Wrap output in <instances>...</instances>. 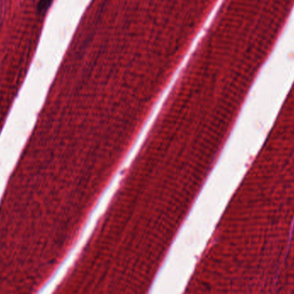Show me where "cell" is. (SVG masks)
Instances as JSON below:
<instances>
[{
  "instance_id": "1",
  "label": "cell",
  "mask_w": 294,
  "mask_h": 294,
  "mask_svg": "<svg viewBox=\"0 0 294 294\" xmlns=\"http://www.w3.org/2000/svg\"><path fill=\"white\" fill-rule=\"evenodd\" d=\"M53 0H40L37 5V11L39 14H44L48 10Z\"/></svg>"
}]
</instances>
